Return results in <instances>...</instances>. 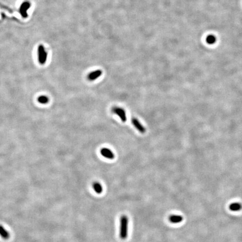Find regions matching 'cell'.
<instances>
[{
  "mask_svg": "<svg viewBox=\"0 0 242 242\" xmlns=\"http://www.w3.org/2000/svg\"><path fill=\"white\" fill-rule=\"evenodd\" d=\"M128 219L127 217L123 215L120 218V236L121 239L125 240L128 236Z\"/></svg>",
  "mask_w": 242,
  "mask_h": 242,
  "instance_id": "cell-1",
  "label": "cell"
},
{
  "mask_svg": "<svg viewBox=\"0 0 242 242\" xmlns=\"http://www.w3.org/2000/svg\"><path fill=\"white\" fill-rule=\"evenodd\" d=\"M112 112L117 115L123 122H126L127 121L126 112L124 109L120 107H114L112 108Z\"/></svg>",
  "mask_w": 242,
  "mask_h": 242,
  "instance_id": "cell-2",
  "label": "cell"
},
{
  "mask_svg": "<svg viewBox=\"0 0 242 242\" xmlns=\"http://www.w3.org/2000/svg\"><path fill=\"white\" fill-rule=\"evenodd\" d=\"M38 60L40 64H45L47 59V52L45 51V47L42 45H40L38 48Z\"/></svg>",
  "mask_w": 242,
  "mask_h": 242,
  "instance_id": "cell-3",
  "label": "cell"
},
{
  "mask_svg": "<svg viewBox=\"0 0 242 242\" xmlns=\"http://www.w3.org/2000/svg\"><path fill=\"white\" fill-rule=\"evenodd\" d=\"M132 123L136 129L141 134H145L146 132V128L140 122L137 118H133L132 119Z\"/></svg>",
  "mask_w": 242,
  "mask_h": 242,
  "instance_id": "cell-4",
  "label": "cell"
},
{
  "mask_svg": "<svg viewBox=\"0 0 242 242\" xmlns=\"http://www.w3.org/2000/svg\"><path fill=\"white\" fill-rule=\"evenodd\" d=\"M30 6L31 5L29 2H24L20 7V13L24 18H26V17H28L27 11L30 7Z\"/></svg>",
  "mask_w": 242,
  "mask_h": 242,
  "instance_id": "cell-5",
  "label": "cell"
},
{
  "mask_svg": "<svg viewBox=\"0 0 242 242\" xmlns=\"http://www.w3.org/2000/svg\"><path fill=\"white\" fill-rule=\"evenodd\" d=\"M100 154L103 157L108 159L112 160L115 158V154L112 151L106 147H104L101 149Z\"/></svg>",
  "mask_w": 242,
  "mask_h": 242,
  "instance_id": "cell-6",
  "label": "cell"
},
{
  "mask_svg": "<svg viewBox=\"0 0 242 242\" xmlns=\"http://www.w3.org/2000/svg\"><path fill=\"white\" fill-rule=\"evenodd\" d=\"M102 74H103V72L100 70H97L92 71L88 75V79L91 81H94L98 78H99V77L101 76Z\"/></svg>",
  "mask_w": 242,
  "mask_h": 242,
  "instance_id": "cell-7",
  "label": "cell"
},
{
  "mask_svg": "<svg viewBox=\"0 0 242 242\" xmlns=\"http://www.w3.org/2000/svg\"><path fill=\"white\" fill-rule=\"evenodd\" d=\"M169 220L172 223L177 224L180 223L183 220V217L178 215H172L169 217Z\"/></svg>",
  "mask_w": 242,
  "mask_h": 242,
  "instance_id": "cell-8",
  "label": "cell"
},
{
  "mask_svg": "<svg viewBox=\"0 0 242 242\" xmlns=\"http://www.w3.org/2000/svg\"><path fill=\"white\" fill-rule=\"evenodd\" d=\"M93 188L96 193L100 194L103 191V187L100 183L98 182H95L93 183Z\"/></svg>",
  "mask_w": 242,
  "mask_h": 242,
  "instance_id": "cell-9",
  "label": "cell"
},
{
  "mask_svg": "<svg viewBox=\"0 0 242 242\" xmlns=\"http://www.w3.org/2000/svg\"><path fill=\"white\" fill-rule=\"evenodd\" d=\"M0 236L5 239H7L10 237L9 233L1 225H0Z\"/></svg>",
  "mask_w": 242,
  "mask_h": 242,
  "instance_id": "cell-10",
  "label": "cell"
},
{
  "mask_svg": "<svg viewBox=\"0 0 242 242\" xmlns=\"http://www.w3.org/2000/svg\"><path fill=\"white\" fill-rule=\"evenodd\" d=\"M229 208L233 211H238L242 209V205L239 203H234L230 205Z\"/></svg>",
  "mask_w": 242,
  "mask_h": 242,
  "instance_id": "cell-11",
  "label": "cell"
},
{
  "mask_svg": "<svg viewBox=\"0 0 242 242\" xmlns=\"http://www.w3.org/2000/svg\"><path fill=\"white\" fill-rule=\"evenodd\" d=\"M207 43L209 45H213L217 42V38L214 35H209L206 39Z\"/></svg>",
  "mask_w": 242,
  "mask_h": 242,
  "instance_id": "cell-12",
  "label": "cell"
},
{
  "mask_svg": "<svg viewBox=\"0 0 242 242\" xmlns=\"http://www.w3.org/2000/svg\"><path fill=\"white\" fill-rule=\"evenodd\" d=\"M38 101L41 104H47L49 101V99L45 96H41L39 97Z\"/></svg>",
  "mask_w": 242,
  "mask_h": 242,
  "instance_id": "cell-13",
  "label": "cell"
}]
</instances>
